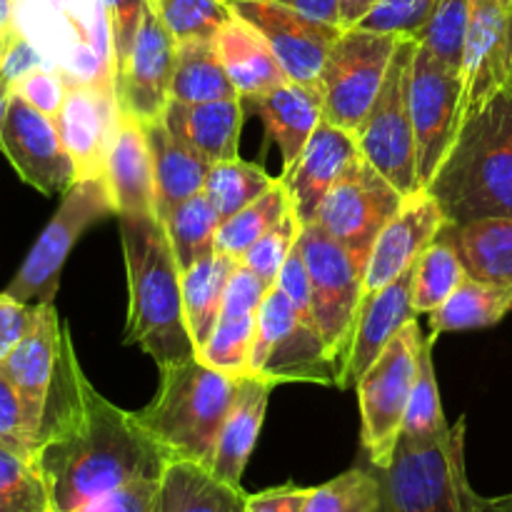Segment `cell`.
Instances as JSON below:
<instances>
[{
  "label": "cell",
  "mask_w": 512,
  "mask_h": 512,
  "mask_svg": "<svg viewBox=\"0 0 512 512\" xmlns=\"http://www.w3.org/2000/svg\"><path fill=\"white\" fill-rule=\"evenodd\" d=\"M145 138L153 163L155 215L165 220L185 200L203 193L210 163L190 145H185L178 135L170 133L163 120L145 125Z\"/></svg>",
  "instance_id": "cell-26"
},
{
  "label": "cell",
  "mask_w": 512,
  "mask_h": 512,
  "mask_svg": "<svg viewBox=\"0 0 512 512\" xmlns=\"http://www.w3.org/2000/svg\"><path fill=\"white\" fill-rule=\"evenodd\" d=\"M478 512H512V493L500 495V498H483Z\"/></svg>",
  "instance_id": "cell-57"
},
{
  "label": "cell",
  "mask_w": 512,
  "mask_h": 512,
  "mask_svg": "<svg viewBox=\"0 0 512 512\" xmlns=\"http://www.w3.org/2000/svg\"><path fill=\"white\" fill-rule=\"evenodd\" d=\"M240 378L205 365L198 355L160 368L158 393L135 420L170 460L208 468L238 395Z\"/></svg>",
  "instance_id": "cell-4"
},
{
  "label": "cell",
  "mask_w": 512,
  "mask_h": 512,
  "mask_svg": "<svg viewBox=\"0 0 512 512\" xmlns=\"http://www.w3.org/2000/svg\"><path fill=\"white\" fill-rule=\"evenodd\" d=\"M465 278H468V273L460 263L458 250L450 243L445 230H440L438 238L425 248V253L418 258V265H415V315H430L433 310H438L460 288Z\"/></svg>",
  "instance_id": "cell-36"
},
{
  "label": "cell",
  "mask_w": 512,
  "mask_h": 512,
  "mask_svg": "<svg viewBox=\"0 0 512 512\" xmlns=\"http://www.w3.org/2000/svg\"><path fill=\"white\" fill-rule=\"evenodd\" d=\"M273 388L275 383L265 378H255V375L240 378L238 395H235L233 408L225 418L215 460L210 465V473L223 483L233 485V488H240L245 465L253 455L265 413H268V400Z\"/></svg>",
  "instance_id": "cell-27"
},
{
  "label": "cell",
  "mask_w": 512,
  "mask_h": 512,
  "mask_svg": "<svg viewBox=\"0 0 512 512\" xmlns=\"http://www.w3.org/2000/svg\"><path fill=\"white\" fill-rule=\"evenodd\" d=\"M435 340H438V335L433 333L428 340H423V348H420L418 378H415L413 393H410L403 433H400V440H408V443H428V440L440 438L450 430L443 413V403H440L438 378H435Z\"/></svg>",
  "instance_id": "cell-37"
},
{
  "label": "cell",
  "mask_w": 512,
  "mask_h": 512,
  "mask_svg": "<svg viewBox=\"0 0 512 512\" xmlns=\"http://www.w3.org/2000/svg\"><path fill=\"white\" fill-rule=\"evenodd\" d=\"M258 313L253 315H220L213 333L198 348V358L210 368L228 373L233 378H245L250 368V350H253Z\"/></svg>",
  "instance_id": "cell-41"
},
{
  "label": "cell",
  "mask_w": 512,
  "mask_h": 512,
  "mask_svg": "<svg viewBox=\"0 0 512 512\" xmlns=\"http://www.w3.org/2000/svg\"><path fill=\"white\" fill-rule=\"evenodd\" d=\"M173 70L175 38L148 0L133 50L120 73H115L113 78L120 113L143 125L163 120L165 108L170 103Z\"/></svg>",
  "instance_id": "cell-17"
},
{
  "label": "cell",
  "mask_w": 512,
  "mask_h": 512,
  "mask_svg": "<svg viewBox=\"0 0 512 512\" xmlns=\"http://www.w3.org/2000/svg\"><path fill=\"white\" fill-rule=\"evenodd\" d=\"M150 5L175 43L215 40L218 30L233 20L228 0H150Z\"/></svg>",
  "instance_id": "cell-42"
},
{
  "label": "cell",
  "mask_w": 512,
  "mask_h": 512,
  "mask_svg": "<svg viewBox=\"0 0 512 512\" xmlns=\"http://www.w3.org/2000/svg\"><path fill=\"white\" fill-rule=\"evenodd\" d=\"M120 108L115 88L68 85L55 125L73 158L78 178H105V160L118 128Z\"/></svg>",
  "instance_id": "cell-19"
},
{
  "label": "cell",
  "mask_w": 512,
  "mask_h": 512,
  "mask_svg": "<svg viewBox=\"0 0 512 512\" xmlns=\"http://www.w3.org/2000/svg\"><path fill=\"white\" fill-rule=\"evenodd\" d=\"M273 3L285 5L290 10H298V13L315 20H323V23L340 25V0H273Z\"/></svg>",
  "instance_id": "cell-55"
},
{
  "label": "cell",
  "mask_w": 512,
  "mask_h": 512,
  "mask_svg": "<svg viewBox=\"0 0 512 512\" xmlns=\"http://www.w3.org/2000/svg\"><path fill=\"white\" fill-rule=\"evenodd\" d=\"M13 90L18 95H23L33 108H38L40 113L55 118L63 105L65 93H68V83H65L63 75L53 68H35L28 75H23L20 80H15Z\"/></svg>",
  "instance_id": "cell-50"
},
{
  "label": "cell",
  "mask_w": 512,
  "mask_h": 512,
  "mask_svg": "<svg viewBox=\"0 0 512 512\" xmlns=\"http://www.w3.org/2000/svg\"><path fill=\"white\" fill-rule=\"evenodd\" d=\"M38 440L40 433L25 410L23 398L0 370V445L25 458H35Z\"/></svg>",
  "instance_id": "cell-47"
},
{
  "label": "cell",
  "mask_w": 512,
  "mask_h": 512,
  "mask_svg": "<svg viewBox=\"0 0 512 512\" xmlns=\"http://www.w3.org/2000/svg\"><path fill=\"white\" fill-rule=\"evenodd\" d=\"M425 190L448 225L512 218V83L460 123Z\"/></svg>",
  "instance_id": "cell-2"
},
{
  "label": "cell",
  "mask_w": 512,
  "mask_h": 512,
  "mask_svg": "<svg viewBox=\"0 0 512 512\" xmlns=\"http://www.w3.org/2000/svg\"><path fill=\"white\" fill-rule=\"evenodd\" d=\"M423 348L418 318L410 320L388 348L358 380L360 420H363V448L373 468L385 470L393 460L403 433L405 410L418 378V360Z\"/></svg>",
  "instance_id": "cell-9"
},
{
  "label": "cell",
  "mask_w": 512,
  "mask_h": 512,
  "mask_svg": "<svg viewBox=\"0 0 512 512\" xmlns=\"http://www.w3.org/2000/svg\"><path fill=\"white\" fill-rule=\"evenodd\" d=\"M165 512H245L243 488L223 483L208 468L175 460L160 480Z\"/></svg>",
  "instance_id": "cell-31"
},
{
  "label": "cell",
  "mask_w": 512,
  "mask_h": 512,
  "mask_svg": "<svg viewBox=\"0 0 512 512\" xmlns=\"http://www.w3.org/2000/svg\"><path fill=\"white\" fill-rule=\"evenodd\" d=\"M403 200L405 195L373 163L363 155H355L353 163L325 195L313 225L368 265L380 230L398 213Z\"/></svg>",
  "instance_id": "cell-13"
},
{
  "label": "cell",
  "mask_w": 512,
  "mask_h": 512,
  "mask_svg": "<svg viewBox=\"0 0 512 512\" xmlns=\"http://www.w3.org/2000/svg\"><path fill=\"white\" fill-rule=\"evenodd\" d=\"M438 3L440 0H380L353 28L398 35V38H415L430 20V15L435 13Z\"/></svg>",
  "instance_id": "cell-46"
},
{
  "label": "cell",
  "mask_w": 512,
  "mask_h": 512,
  "mask_svg": "<svg viewBox=\"0 0 512 512\" xmlns=\"http://www.w3.org/2000/svg\"><path fill=\"white\" fill-rule=\"evenodd\" d=\"M300 233H303V223H300V218L290 208L283 215V220H278L263 238L250 245L240 263L248 265L253 273H258L273 288L278 283V275L283 270L285 260H288V255L298 245Z\"/></svg>",
  "instance_id": "cell-45"
},
{
  "label": "cell",
  "mask_w": 512,
  "mask_h": 512,
  "mask_svg": "<svg viewBox=\"0 0 512 512\" xmlns=\"http://www.w3.org/2000/svg\"><path fill=\"white\" fill-rule=\"evenodd\" d=\"M163 223L168 230L170 245H173L175 260L180 265V273L190 270L208 255L218 253V228L223 220L205 193L185 200Z\"/></svg>",
  "instance_id": "cell-35"
},
{
  "label": "cell",
  "mask_w": 512,
  "mask_h": 512,
  "mask_svg": "<svg viewBox=\"0 0 512 512\" xmlns=\"http://www.w3.org/2000/svg\"><path fill=\"white\" fill-rule=\"evenodd\" d=\"M448 225L443 208L428 190L405 195L398 213L388 220L375 240L365 270V295L378 293L403 275Z\"/></svg>",
  "instance_id": "cell-20"
},
{
  "label": "cell",
  "mask_w": 512,
  "mask_h": 512,
  "mask_svg": "<svg viewBox=\"0 0 512 512\" xmlns=\"http://www.w3.org/2000/svg\"><path fill=\"white\" fill-rule=\"evenodd\" d=\"M278 178L268 175L263 165L245 163V160H225V163L210 165L208 180H205V190L213 208L218 210L220 220L233 218L250 203L268 193Z\"/></svg>",
  "instance_id": "cell-38"
},
{
  "label": "cell",
  "mask_w": 512,
  "mask_h": 512,
  "mask_svg": "<svg viewBox=\"0 0 512 512\" xmlns=\"http://www.w3.org/2000/svg\"><path fill=\"white\" fill-rule=\"evenodd\" d=\"M60 343H63V323L58 318V310L53 303H40L35 310L33 328L0 363L3 375L23 398L25 410L38 433L43 428L45 405L53 388L55 370H58Z\"/></svg>",
  "instance_id": "cell-22"
},
{
  "label": "cell",
  "mask_w": 512,
  "mask_h": 512,
  "mask_svg": "<svg viewBox=\"0 0 512 512\" xmlns=\"http://www.w3.org/2000/svg\"><path fill=\"white\" fill-rule=\"evenodd\" d=\"M228 3L240 20L250 23L263 35L288 80L320 90L325 58L338 35L343 33L340 25L308 18L273 0H228Z\"/></svg>",
  "instance_id": "cell-16"
},
{
  "label": "cell",
  "mask_w": 512,
  "mask_h": 512,
  "mask_svg": "<svg viewBox=\"0 0 512 512\" xmlns=\"http://www.w3.org/2000/svg\"><path fill=\"white\" fill-rule=\"evenodd\" d=\"M512 310V288L465 278L460 288L430 313V330L435 335L480 330L498 325Z\"/></svg>",
  "instance_id": "cell-34"
},
{
  "label": "cell",
  "mask_w": 512,
  "mask_h": 512,
  "mask_svg": "<svg viewBox=\"0 0 512 512\" xmlns=\"http://www.w3.org/2000/svg\"><path fill=\"white\" fill-rule=\"evenodd\" d=\"M15 25V0H0V30Z\"/></svg>",
  "instance_id": "cell-58"
},
{
  "label": "cell",
  "mask_w": 512,
  "mask_h": 512,
  "mask_svg": "<svg viewBox=\"0 0 512 512\" xmlns=\"http://www.w3.org/2000/svg\"><path fill=\"white\" fill-rule=\"evenodd\" d=\"M105 183L115 215H155L153 163L145 125L123 113L105 160Z\"/></svg>",
  "instance_id": "cell-25"
},
{
  "label": "cell",
  "mask_w": 512,
  "mask_h": 512,
  "mask_svg": "<svg viewBox=\"0 0 512 512\" xmlns=\"http://www.w3.org/2000/svg\"><path fill=\"white\" fill-rule=\"evenodd\" d=\"M263 118L268 138L283 153L285 168L300 158L310 135L323 120V95L318 88L285 80L260 98L248 100Z\"/></svg>",
  "instance_id": "cell-28"
},
{
  "label": "cell",
  "mask_w": 512,
  "mask_h": 512,
  "mask_svg": "<svg viewBox=\"0 0 512 512\" xmlns=\"http://www.w3.org/2000/svg\"><path fill=\"white\" fill-rule=\"evenodd\" d=\"M378 478L380 512H478L483 500L470 488L465 470V418L428 443L398 440L393 460L378 470Z\"/></svg>",
  "instance_id": "cell-6"
},
{
  "label": "cell",
  "mask_w": 512,
  "mask_h": 512,
  "mask_svg": "<svg viewBox=\"0 0 512 512\" xmlns=\"http://www.w3.org/2000/svg\"><path fill=\"white\" fill-rule=\"evenodd\" d=\"M33 460L48 488L50 512H73L133 480H163L173 463L135 413L113 405L90 385L68 325H63L58 370Z\"/></svg>",
  "instance_id": "cell-1"
},
{
  "label": "cell",
  "mask_w": 512,
  "mask_h": 512,
  "mask_svg": "<svg viewBox=\"0 0 512 512\" xmlns=\"http://www.w3.org/2000/svg\"><path fill=\"white\" fill-rule=\"evenodd\" d=\"M215 48L243 100L260 98L288 80L263 35L235 13L215 35Z\"/></svg>",
  "instance_id": "cell-29"
},
{
  "label": "cell",
  "mask_w": 512,
  "mask_h": 512,
  "mask_svg": "<svg viewBox=\"0 0 512 512\" xmlns=\"http://www.w3.org/2000/svg\"><path fill=\"white\" fill-rule=\"evenodd\" d=\"M108 215H115V205L105 178L75 180L3 293L30 305L53 303L70 250Z\"/></svg>",
  "instance_id": "cell-8"
},
{
  "label": "cell",
  "mask_w": 512,
  "mask_h": 512,
  "mask_svg": "<svg viewBox=\"0 0 512 512\" xmlns=\"http://www.w3.org/2000/svg\"><path fill=\"white\" fill-rule=\"evenodd\" d=\"M240 98L233 80L225 73L215 40H183L175 43V70L170 100L205 103V100Z\"/></svg>",
  "instance_id": "cell-33"
},
{
  "label": "cell",
  "mask_w": 512,
  "mask_h": 512,
  "mask_svg": "<svg viewBox=\"0 0 512 512\" xmlns=\"http://www.w3.org/2000/svg\"><path fill=\"white\" fill-rule=\"evenodd\" d=\"M243 98L180 103L170 100L163 123L185 145L203 155L210 165L238 158L240 130H243Z\"/></svg>",
  "instance_id": "cell-24"
},
{
  "label": "cell",
  "mask_w": 512,
  "mask_h": 512,
  "mask_svg": "<svg viewBox=\"0 0 512 512\" xmlns=\"http://www.w3.org/2000/svg\"><path fill=\"white\" fill-rule=\"evenodd\" d=\"M443 230L468 278L512 288V218L470 220Z\"/></svg>",
  "instance_id": "cell-30"
},
{
  "label": "cell",
  "mask_w": 512,
  "mask_h": 512,
  "mask_svg": "<svg viewBox=\"0 0 512 512\" xmlns=\"http://www.w3.org/2000/svg\"><path fill=\"white\" fill-rule=\"evenodd\" d=\"M10 95H13V80H10L8 75H5L3 70H0V120H3L5 108H8Z\"/></svg>",
  "instance_id": "cell-59"
},
{
  "label": "cell",
  "mask_w": 512,
  "mask_h": 512,
  "mask_svg": "<svg viewBox=\"0 0 512 512\" xmlns=\"http://www.w3.org/2000/svg\"><path fill=\"white\" fill-rule=\"evenodd\" d=\"M105 18H108L110 33V63H113V78L128 60L138 38L140 23H143L148 0H103Z\"/></svg>",
  "instance_id": "cell-48"
},
{
  "label": "cell",
  "mask_w": 512,
  "mask_h": 512,
  "mask_svg": "<svg viewBox=\"0 0 512 512\" xmlns=\"http://www.w3.org/2000/svg\"><path fill=\"white\" fill-rule=\"evenodd\" d=\"M470 0H440L435 13L423 25L415 40L440 63L463 75L465 38H468Z\"/></svg>",
  "instance_id": "cell-43"
},
{
  "label": "cell",
  "mask_w": 512,
  "mask_h": 512,
  "mask_svg": "<svg viewBox=\"0 0 512 512\" xmlns=\"http://www.w3.org/2000/svg\"><path fill=\"white\" fill-rule=\"evenodd\" d=\"M0 512H50L45 480L33 458L0 445Z\"/></svg>",
  "instance_id": "cell-44"
},
{
  "label": "cell",
  "mask_w": 512,
  "mask_h": 512,
  "mask_svg": "<svg viewBox=\"0 0 512 512\" xmlns=\"http://www.w3.org/2000/svg\"><path fill=\"white\" fill-rule=\"evenodd\" d=\"M248 375L270 383L335 385L338 370L318 325L298 315L288 295L273 285L258 313Z\"/></svg>",
  "instance_id": "cell-10"
},
{
  "label": "cell",
  "mask_w": 512,
  "mask_h": 512,
  "mask_svg": "<svg viewBox=\"0 0 512 512\" xmlns=\"http://www.w3.org/2000/svg\"><path fill=\"white\" fill-rule=\"evenodd\" d=\"M270 293V285L260 278L258 273L248 268L245 263H238V268L233 270L228 280V288H225L223 308L220 315H253L260 313L265 298Z\"/></svg>",
  "instance_id": "cell-51"
},
{
  "label": "cell",
  "mask_w": 512,
  "mask_h": 512,
  "mask_svg": "<svg viewBox=\"0 0 512 512\" xmlns=\"http://www.w3.org/2000/svg\"><path fill=\"white\" fill-rule=\"evenodd\" d=\"M355 155H360L355 135L328 120H320L300 158L290 168H283V175L278 178L288 190L290 205L300 223H313L325 195L353 163Z\"/></svg>",
  "instance_id": "cell-21"
},
{
  "label": "cell",
  "mask_w": 512,
  "mask_h": 512,
  "mask_svg": "<svg viewBox=\"0 0 512 512\" xmlns=\"http://www.w3.org/2000/svg\"><path fill=\"white\" fill-rule=\"evenodd\" d=\"M15 28L68 85L115 88L103 0H15Z\"/></svg>",
  "instance_id": "cell-5"
},
{
  "label": "cell",
  "mask_w": 512,
  "mask_h": 512,
  "mask_svg": "<svg viewBox=\"0 0 512 512\" xmlns=\"http://www.w3.org/2000/svg\"><path fill=\"white\" fill-rule=\"evenodd\" d=\"M160 498V480H133L110 490L73 512H155Z\"/></svg>",
  "instance_id": "cell-49"
},
{
  "label": "cell",
  "mask_w": 512,
  "mask_h": 512,
  "mask_svg": "<svg viewBox=\"0 0 512 512\" xmlns=\"http://www.w3.org/2000/svg\"><path fill=\"white\" fill-rule=\"evenodd\" d=\"M0 150L20 180L43 195L65 193L78 180L55 118L40 113L15 90L0 120Z\"/></svg>",
  "instance_id": "cell-15"
},
{
  "label": "cell",
  "mask_w": 512,
  "mask_h": 512,
  "mask_svg": "<svg viewBox=\"0 0 512 512\" xmlns=\"http://www.w3.org/2000/svg\"><path fill=\"white\" fill-rule=\"evenodd\" d=\"M298 245L303 250L310 285H313V318L335 360L338 370L335 385L343 388L360 310H363L368 265L313 223L303 225Z\"/></svg>",
  "instance_id": "cell-7"
},
{
  "label": "cell",
  "mask_w": 512,
  "mask_h": 512,
  "mask_svg": "<svg viewBox=\"0 0 512 512\" xmlns=\"http://www.w3.org/2000/svg\"><path fill=\"white\" fill-rule=\"evenodd\" d=\"M512 83V0H470L460 123Z\"/></svg>",
  "instance_id": "cell-18"
},
{
  "label": "cell",
  "mask_w": 512,
  "mask_h": 512,
  "mask_svg": "<svg viewBox=\"0 0 512 512\" xmlns=\"http://www.w3.org/2000/svg\"><path fill=\"white\" fill-rule=\"evenodd\" d=\"M400 40L398 35L343 28L320 73L323 120L358 133L383 90Z\"/></svg>",
  "instance_id": "cell-12"
},
{
  "label": "cell",
  "mask_w": 512,
  "mask_h": 512,
  "mask_svg": "<svg viewBox=\"0 0 512 512\" xmlns=\"http://www.w3.org/2000/svg\"><path fill=\"white\" fill-rule=\"evenodd\" d=\"M380 0H340V25L343 28H353L360 20L368 15V10L373 5H378Z\"/></svg>",
  "instance_id": "cell-56"
},
{
  "label": "cell",
  "mask_w": 512,
  "mask_h": 512,
  "mask_svg": "<svg viewBox=\"0 0 512 512\" xmlns=\"http://www.w3.org/2000/svg\"><path fill=\"white\" fill-rule=\"evenodd\" d=\"M275 285H278V288L288 295L290 303L295 305V310H298L300 318L308 320V323H315L313 285H310V273H308V265H305L300 245H295L293 253L288 255V260H285L283 270H280V275H278V283Z\"/></svg>",
  "instance_id": "cell-52"
},
{
  "label": "cell",
  "mask_w": 512,
  "mask_h": 512,
  "mask_svg": "<svg viewBox=\"0 0 512 512\" xmlns=\"http://www.w3.org/2000/svg\"><path fill=\"white\" fill-rule=\"evenodd\" d=\"M383 510V488L378 470L353 468L325 485L310 488L303 512H380Z\"/></svg>",
  "instance_id": "cell-40"
},
{
  "label": "cell",
  "mask_w": 512,
  "mask_h": 512,
  "mask_svg": "<svg viewBox=\"0 0 512 512\" xmlns=\"http://www.w3.org/2000/svg\"><path fill=\"white\" fill-rule=\"evenodd\" d=\"M415 260L403 275L380 288L378 293L365 295L363 310L355 330L353 353H350L348 370H345L343 388L358 385L365 370L378 360V355L388 348L390 340L415 318L413 308V283H415Z\"/></svg>",
  "instance_id": "cell-23"
},
{
  "label": "cell",
  "mask_w": 512,
  "mask_h": 512,
  "mask_svg": "<svg viewBox=\"0 0 512 512\" xmlns=\"http://www.w3.org/2000/svg\"><path fill=\"white\" fill-rule=\"evenodd\" d=\"M35 310H38V305L20 303L10 295L0 293V363L13 353L15 345L33 328Z\"/></svg>",
  "instance_id": "cell-53"
},
{
  "label": "cell",
  "mask_w": 512,
  "mask_h": 512,
  "mask_svg": "<svg viewBox=\"0 0 512 512\" xmlns=\"http://www.w3.org/2000/svg\"><path fill=\"white\" fill-rule=\"evenodd\" d=\"M293 208L290 195L280 180H275L273 188L265 195H260L255 203L235 213L233 218L223 220L218 228V253L230 255L235 260H243L250 245L263 238L283 215Z\"/></svg>",
  "instance_id": "cell-39"
},
{
  "label": "cell",
  "mask_w": 512,
  "mask_h": 512,
  "mask_svg": "<svg viewBox=\"0 0 512 512\" xmlns=\"http://www.w3.org/2000/svg\"><path fill=\"white\" fill-rule=\"evenodd\" d=\"M408 98L418 145V175L425 188L460 128L463 75L440 63L418 43L410 63Z\"/></svg>",
  "instance_id": "cell-14"
},
{
  "label": "cell",
  "mask_w": 512,
  "mask_h": 512,
  "mask_svg": "<svg viewBox=\"0 0 512 512\" xmlns=\"http://www.w3.org/2000/svg\"><path fill=\"white\" fill-rule=\"evenodd\" d=\"M15 33H18V28H15V25H13V28H8V30H0V68H3L5 55H8L10 45H13Z\"/></svg>",
  "instance_id": "cell-60"
},
{
  "label": "cell",
  "mask_w": 512,
  "mask_h": 512,
  "mask_svg": "<svg viewBox=\"0 0 512 512\" xmlns=\"http://www.w3.org/2000/svg\"><path fill=\"white\" fill-rule=\"evenodd\" d=\"M418 40L403 38L390 60L388 78L368 118L355 133L360 155L373 163L403 195L423 190L418 175L413 115H410V63Z\"/></svg>",
  "instance_id": "cell-11"
},
{
  "label": "cell",
  "mask_w": 512,
  "mask_h": 512,
  "mask_svg": "<svg viewBox=\"0 0 512 512\" xmlns=\"http://www.w3.org/2000/svg\"><path fill=\"white\" fill-rule=\"evenodd\" d=\"M308 495L310 488H295V485L263 490L258 495H248L245 512H303Z\"/></svg>",
  "instance_id": "cell-54"
},
{
  "label": "cell",
  "mask_w": 512,
  "mask_h": 512,
  "mask_svg": "<svg viewBox=\"0 0 512 512\" xmlns=\"http://www.w3.org/2000/svg\"><path fill=\"white\" fill-rule=\"evenodd\" d=\"M118 230L128 270L125 345H140L158 368L193 358L195 345L183 310V273L165 223L158 215H118Z\"/></svg>",
  "instance_id": "cell-3"
},
{
  "label": "cell",
  "mask_w": 512,
  "mask_h": 512,
  "mask_svg": "<svg viewBox=\"0 0 512 512\" xmlns=\"http://www.w3.org/2000/svg\"><path fill=\"white\" fill-rule=\"evenodd\" d=\"M155 512H165V508H163V500L158 498V505H155Z\"/></svg>",
  "instance_id": "cell-61"
},
{
  "label": "cell",
  "mask_w": 512,
  "mask_h": 512,
  "mask_svg": "<svg viewBox=\"0 0 512 512\" xmlns=\"http://www.w3.org/2000/svg\"><path fill=\"white\" fill-rule=\"evenodd\" d=\"M238 263L240 260L230 258V255L213 253L183 273L185 325H188V333L193 338L195 353H198V348H203L205 340L213 333L215 323H218L225 288H228V280L233 270L238 268Z\"/></svg>",
  "instance_id": "cell-32"
}]
</instances>
